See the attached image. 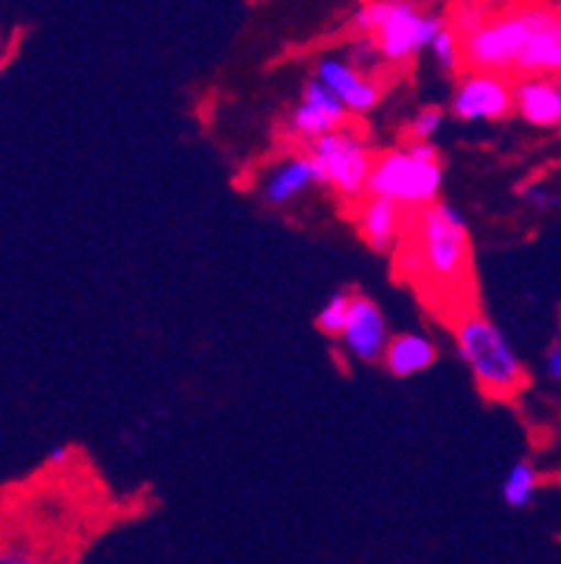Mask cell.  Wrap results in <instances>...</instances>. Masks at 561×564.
<instances>
[{
	"label": "cell",
	"mask_w": 561,
	"mask_h": 564,
	"mask_svg": "<svg viewBox=\"0 0 561 564\" xmlns=\"http://www.w3.org/2000/svg\"><path fill=\"white\" fill-rule=\"evenodd\" d=\"M452 337H455L457 357L466 362L483 397L494 402H508L525 391L528 371L492 317L481 312H466L457 317Z\"/></svg>",
	"instance_id": "6da1fadb"
},
{
	"label": "cell",
	"mask_w": 561,
	"mask_h": 564,
	"mask_svg": "<svg viewBox=\"0 0 561 564\" xmlns=\"http://www.w3.org/2000/svg\"><path fill=\"white\" fill-rule=\"evenodd\" d=\"M416 264L424 279L441 292L461 290L472 273L470 225L455 212V205L435 199L419 208L413 219Z\"/></svg>",
	"instance_id": "7a4b0ae2"
},
{
	"label": "cell",
	"mask_w": 561,
	"mask_h": 564,
	"mask_svg": "<svg viewBox=\"0 0 561 564\" xmlns=\"http://www.w3.org/2000/svg\"><path fill=\"white\" fill-rule=\"evenodd\" d=\"M561 7L550 3H525L503 14H488L486 23L472 34L461 37L463 43V68L470 70H494V74H514L519 51L539 32L555 23Z\"/></svg>",
	"instance_id": "3957f363"
},
{
	"label": "cell",
	"mask_w": 561,
	"mask_h": 564,
	"mask_svg": "<svg viewBox=\"0 0 561 564\" xmlns=\"http://www.w3.org/2000/svg\"><path fill=\"white\" fill-rule=\"evenodd\" d=\"M441 186H444V166H441L439 147L432 141L410 138L401 150L379 152L374 158L365 194H379L396 199L410 212H419L439 199Z\"/></svg>",
	"instance_id": "277c9868"
},
{
	"label": "cell",
	"mask_w": 561,
	"mask_h": 564,
	"mask_svg": "<svg viewBox=\"0 0 561 564\" xmlns=\"http://www.w3.org/2000/svg\"><path fill=\"white\" fill-rule=\"evenodd\" d=\"M446 20L424 12L413 0H370L354 14V32L368 34L385 63H408L430 48Z\"/></svg>",
	"instance_id": "5b68a950"
},
{
	"label": "cell",
	"mask_w": 561,
	"mask_h": 564,
	"mask_svg": "<svg viewBox=\"0 0 561 564\" xmlns=\"http://www.w3.org/2000/svg\"><path fill=\"white\" fill-rule=\"evenodd\" d=\"M306 152L315 161L317 186L328 188L346 203H357L359 197H365V186H368L374 158H377L365 138L343 127L306 143Z\"/></svg>",
	"instance_id": "8992f818"
},
{
	"label": "cell",
	"mask_w": 561,
	"mask_h": 564,
	"mask_svg": "<svg viewBox=\"0 0 561 564\" xmlns=\"http://www.w3.org/2000/svg\"><path fill=\"white\" fill-rule=\"evenodd\" d=\"M450 110L457 121H503L514 112V85L506 74L494 70H470L457 79L452 90Z\"/></svg>",
	"instance_id": "52a82bcc"
},
{
	"label": "cell",
	"mask_w": 561,
	"mask_h": 564,
	"mask_svg": "<svg viewBox=\"0 0 561 564\" xmlns=\"http://www.w3.org/2000/svg\"><path fill=\"white\" fill-rule=\"evenodd\" d=\"M352 116L354 112L337 99L332 87L323 85L317 76H312V79L303 82L301 99H298V105L287 116V132L295 141L312 143L321 135H326V132L348 127Z\"/></svg>",
	"instance_id": "ba28073f"
},
{
	"label": "cell",
	"mask_w": 561,
	"mask_h": 564,
	"mask_svg": "<svg viewBox=\"0 0 561 564\" xmlns=\"http://www.w3.org/2000/svg\"><path fill=\"white\" fill-rule=\"evenodd\" d=\"M390 340V326L385 312L379 310V304L363 292H354L352 312H348V323L339 343L346 348L348 357H354L357 362L365 366H374V362H382V354L388 348Z\"/></svg>",
	"instance_id": "9c48e42d"
},
{
	"label": "cell",
	"mask_w": 561,
	"mask_h": 564,
	"mask_svg": "<svg viewBox=\"0 0 561 564\" xmlns=\"http://www.w3.org/2000/svg\"><path fill=\"white\" fill-rule=\"evenodd\" d=\"M408 212L410 208L399 205L396 199L379 197V194H365V197L357 199V214H354L359 239L374 253H393L410 225Z\"/></svg>",
	"instance_id": "30bf717a"
},
{
	"label": "cell",
	"mask_w": 561,
	"mask_h": 564,
	"mask_svg": "<svg viewBox=\"0 0 561 564\" xmlns=\"http://www.w3.org/2000/svg\"><path fill=\"white\" fill-rule=\"evenodd\" d=\"M315 76L337 94V99L354 112L363 116L382 101V87L370 79L368 70L354 65L348 56H321L315 65Z\"/></svg>",
	"instance_id": "8fae6325"
},
{
	"label": "cell",
	"mask_w": 561,
	"mask_h": 564,
	"mask_svg": "<svg viewBox=\"0 0 561 564\" xmlns=\"http://www.w3.org/2000/svg\"><path fill=\"white\" fill-rule=\"evenodd\" d=\"M315 186L317 172L312 155L309 152H290V155L278 158L276 163L265 169L259 181V197L272 208H284Z\"/></svg>",
	"instance_id": "7c38bea8"
},
{
	"label": "cell",
	"mask_w": 561,
	"mask_h": 564,
	"mask_svg": "<svg viewBox=\"0 0 561 564\" xmlns=\"http://www.w3.org/2000/svg\"><path fill=\"white\" fill-rule=\"evenodd\" d=\"M514 112L531 127H561V76H525L514 85Z\"/></svg>",
	"instance_id": "4fadbf2b"
},
{
	"label": "cell",
	"mask_w": 561,
	"mask_h": 564,
	"mask_svg": "<svg viewBox=\"0 0 561 564\" xmlns=\"http://www.w3.org/2000/svg\"><path fill=\"white\" fill-rule=\"evenodd\" d=\"M439 360V346L421 332H401L390 335L388 348L382 354V366L390 377L408 379L430 371Z\"/></svg>",
	"instance_id": "5bb4252c"
},
{
	"label": "cell",
	"mask_w": 561,
	"mask_h": 564,
	"mask_svg": "<svg viewBox=\"0 0 561 564\" xmlns=\"http://www.w3.org/2000/svg\"><path fill=\"white\" fill-rule=\"evenodd\" d=\"M514 74L519 76H561V40L555 34V23L539 29L525 48L519 51Z\"/></svg>",
	"instance_id": "9a60e30c"
},
{
	"label": "cell",
	"mask_w": 561,
	"mask_h": 564,
	"mask_svg": "<svg viewBox=\"0 0 561 564\" xmlns=\"http://www.w3.org/2000/svg\"><path fill=\"white\" fill-rule=\"evenodd\" d=\"M542 489V475L531 460H517L503 480V500L508 509H528Z\"/></svg>",
	"instance_id": "2e32d148"
},
{
	"label": "cell",
	"mask_w": 561,
	"mask_h": 564,
	"mask_svg": "<svg viewBox=\"0 0 561 564\" xmlns=\"http://www.w3.org/2000/svg\"><path fill=\"white\" fill-rule=\"evenodd\" d=\"M352 301H354V290L332 292V295L323 301L321 310H317L315 329L321 332L323 337H334V340H339V335H343V329H346V323H348Z\"/></svg>",
	"instance_id": "e0dca14e"
},
{
	"label": "cell",
	"mask_w": 561,
	"mask_h": 564,
	"mask_svg": "<svg viewBox=\"0 0 561 564\" xmlns=\"http://www.w3.org/2000/svg\"><path fill=\"white\" fill-rule=\"evenodd\" d=\"M432 54V59H435V65H439L444 74H457L463 65V43H461V34L452 29V23L446 20L444 25L439 29V34L432 37L430 48H427Z\"/></svg>",
	"instance_id": "ac0fdd59"
},
{
	"label": "cell",
	"mask_w": 561,
	"mask_h": 564,
	"mask_svg": "<svg viewBox=\"0 0 561 564\" xmlns=\"http://www.w3.org/2000/svg\"><path fill=\"white\" fill-rule=\"evenodd\" d=\"M441 127H444V107L427 105L410 118L408 135L413 138V141H432V138L439 135Z\"/></svg>",
	"instance_id": "d6986e66"
},
{
	"label": "cell",
	"mask_w": 561,
	"mask_h": 564,
	"mask_svg": "<svg viewBox=\"0 0 561 564\" xmlns=\"http://www.w3.org/2000/svg\"><path fill=\"white\" fill-rule=\"evenodd\" d=\"M544 371H548L550 379L561 382V321H559V335H555V343L550 346L548 357H544Z\"/></svg>",
	"instance_id": "ffe728a7"
},
{
	"label": "cell",
	"mask_w": 561,
	"mask_h": 564,
	"mask_svg": "<svg viewBox=\"0 0 561 564\" xmlns=\"http://www.w3.org/2000/svg\"><path fill=\"white\" fill-rule=\"evenodd\" d=\"M71 455V447H65V444H56V447L48 449V464H65Z\"/></svg>",
	"instance_id": "44dd1931"
},
{
	"label": "cell",
	"mask_w": 561,
	"mask_h": 564,
	"mask_svg": "<svg viewBox=\"0 0 561 564\" xmlns=\"http://www.w3.org/2000/svg\"><path fill=\"white\" fill-rule=\"evenodd\" d=\"M555 34H559V40H561V14H559V20H555Z\"/></svg>",
	"instance_id": "7402d4cb"
},
{
	"label": "cell",
	"mask_w": 561,
	"mask_h": 564,
	"mask_svg": "<svg viewBox=\"0 0 561 564\" xmlns=\"http://www.w3.org/2000/svg\"><path fill=\"white\" fill-rule=\"evenodd\" d=\"M3 56H7V54H3V48H0V65H3Z\"/></svg>",
	"instance_id": "603a6c76"
},
{
	"label": "cell",
	"mask_w": 561,
	"mask_h": 564,
	"mask_svg": "<svg viewBox=\"0 0 561 564\" xmlns=\"http://www.w3.org/2000/svg\"><path fill=\"white\" fill-rule=\"evenodd\" d=\"M559 132H561V127H559Z\"/></svg>",
	"instance_id": "cb8c5ba5"
}]
</instances>
